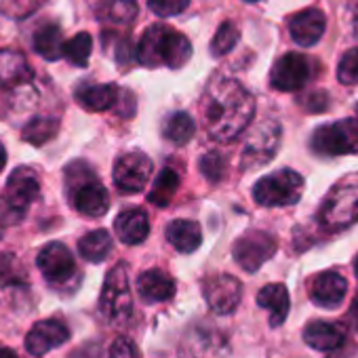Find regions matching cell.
<instances>
[{
	"label": "cell",
	"mask_w": 358,
	"mask_h": 358,
	"mask_svg": "<svg viewBox=\"0 0 358 358\" xmlns=\"http://www.w3.org/2000/svg\"><path fill=\"white\" fill-rule=\"evenodd\" d=\"M280 143V127L274 120H266L255 131L245 143L243 150V169H257L266 162H270L278 150Z\"/></svg>",
	"instance_id": "cell-11"
},
{
	"label": "cell",
	"mask_w": 358,
	"mask_h": 358,
	"mask_svg": "<svg viewBox=\"0 0 358 358\" xmlns=\"http://www.w3.org/2000/svg\"><path fill=\"white\" fill-rule=\"evenodd\" d=\"M0 358H20L11 348H3V345H0Z\"/></svg>",
	"instance_id": "cell-41"
},
{
	"label": "cell",
	"mask_w": 358,
	"mask_h": 358,
	"mask_svg": "<svg viewBox=\"0 0 358 358\" xmlns=\"http://www.w3.org/2000/svg\"><path fill=\"white\" fill-rule=\"evenodd\" d=\"M91 51H93V38L87 32H78L74 38L64 43V57L78 68H85L89 64Z\"/></svg>",
	"instance_id": "cell-32"
},
{
	"label": "cell",
	"mask_w": 358,
	"mask_h": 358,
	"mask_svg": "<svg viewBox=\"0 0 358 358\" xmlns=\"http://www.w3.org/2000/svg\"><path fill=\"white\" fill-rule=\"evenodd\" d=\"M303 106L310 110V112H324L327 110V106H329V99H327V95L322 93V91H318V93H312L306 101H303Z\"/></svg>",
	"instance_id": "cell-39"
},
{
	"label": "cell",
	"mask_w": 358,
	"mask_h": 358,
	"mask_svg": "<svg viewBox=\"0 0 358 358\" xmlns=\"http://www.w3.org/2000/svg\"><path fill=\"white\" fill-rule=\"evenodd\" d=\"M253 95L232 78H215L203 95V120L215 141L236 139L253 120Z\"/></svg>",
	"instance_id": "cell-1"
},
{
	"label": "cell",
	"mask_w": 358,
	"mask_h": 358,
	"mask_svg": "<svg viewBox=\"0 0 358 358\" xmlns=\"http://www.w3.org/2000/svg\"><path fill=\"white\" fill-rule=\"evenodd\" d=\"M348 295V280L339 272H320L310 282V299L320 308H337Z\"/></svg>",
	"instance_id": "cell-16"
},
{
	"label": "cell",
	"mask_w": 358,
	"mask_h": 358,
	"mask_svg": "<svg viewBox=\"0 0 358 358\" xmlns=\"http://www.w3.org/2000/svg\"><path fill=\"white\" fill-rule=\"evenodd\" d=\"M177 188H179V175H177V171H173L171 166H164L158 173V177L154 179L152 190L148 192V203H152V205L162 209V207H166L173 201Z\"/></svg>",
	"instance_id": "cell-28"
},
{
	"label": "cell",
	"mask_w": 358,
	"mask_h": 358,
	"mask_svg": "<svg viewBox=\"0 0 358 358\" xmlns=\"http://www.w3.org/2000/svg\"><path fill=\"white\" fill-rule=\"evenodd\" d=\"M303 339L310 348L320 350V352H329L335 350L343 343L345 333L339 324L335 322H327V320H312L306 329H303Z\"/></svg>",
	"instance_id": "cell-20"
},
{
	"label": "cell",
	"mask_w": 358,
	"mask_h": 358,
	"mask_svg": "<svg viewBox=\"0 0 358 358\" xmlns=\"http://www.w3.org/2000/svg\"><path fill=\"white\" fill-rule=\"evenodd\" d=\"M238 38H241V30L236 28V24H232V22H224V24L217 28L215 36H213L211 53H213L215 57L228 55V53L236 47Z\"/></svg>",
	"instance_id": "cell-33"
},
{
	"label": "cell",
	"mask_w": 358,
	"mask_h": 358,
	"mask_svg": "<svg viewBox=\"0 0 358 358\" xmlns=\"http://www.w3.org/2000/svg\"><path fill=\"white\" fill-rule=\"evenodd\" d=\"M34 51L47 62H57L64 55V34L59 26L47 24L34 34Z\"/></svg>",
	"instance_id": "cell-27"
},
{
	"label": "cell",
	"mask_w": 358,
	"mask_h": 358,
	"mask_svg": "<svg viewBox=\"0 0 358 358\" xmlns=\"http://www.w3.org/2000/svg\"><path fill=\"white\" fill-rule=\"evenodd\" d=\"M5 164H7V150H5L3 143H0V171L5 169Z\"/></svg>",
	"instance_id": "cell-42"
},
{
	"label": "cell",
	"mask_w": 358,
	"mask_h": 358,
	"mask_svg": "<svg viewBox=\"0 0 358 358\" xmlns=\"http://www.w3.org/2000/svg\"><path fill=\"white\" fill-rule=\"evenodd\" d=\"M196 133V122L186 112H173L162 122V137L169 139L175 145L188 143Z\"/></svg>",
	"instance_id": "cell-26"
},
{
	"label": "cell",
	"mask_w": 358,
	"mask_h": 358,
	"mask_svg": "<svg viewBox=\"0 0 358 358\" xmlns=\"http://www.w3.org/2000/svg\"><path fill=\"white\" fill-rule=\"evenodd\" d=\"M312 78V62L301 53H285L270 72V83L276 91H299Z\"/></svg>",
	"instance_id": "cell-12"
},
{
	"label": "cell",
	"mask_w": 358,
	"mask_h": 358,
	"mask_svg": "<svg viewBox=\"0 0 358 358\" xmlns=\"http://www.w3.org/2000/svg\"><path fill=\"white\" fill-rule=\"evenodd\" d=\"M135 57L145 68L166 66V68L177 70L190 62L192 45L182 32H177L162 24H156V26H150L139 38Z\"/></svg>",
	"instance_id": "cell-2"
},
{
	"label": "cell",
	"mask_w": 358,
	"mask_h": 358,
	"mask_svg": "<svg viewBox=\"0 0 358 358\" xmlns=\"http://www.w3.org/2000/svg\"><path fill=\"white\" fill-rule=\"evenodd\" d=\"M93 13L108 24H131L137 17L135 0H87Z\"/></svg>",
	"instance_id": "cell-24"
},
{
	"label": "cell",
	"mask_w": 358,
	"mask_h": 358,
	"mask_svg": "<svg viewBox=\"0 0 358 358\" xmlns=\"http://www.w3.org/2000/svg\"><path fill=\"white\" fill-rule=\"evenodd\" d=\"M68 339H70V329L62 320L49 318L36 322L30 329V333L26 335V350L32 356H45L53 348L64 345Z\"/></svg>",
	"instance_id": "cell-15"
},
{
	"label": "cell",
	"mask_w": 358,
	"mask_h": 358,
	"mask_svg": "<svg viewBox=\"0 0 358 358\" xmlns=\"http://www.w3.org/2000/svg\"><path fill=\"white\" fill-rule=\"evenodd\" d=\"M337 78L341 85H358V49H350L339 66H337Z\"/></svg>",
	"instance_id": "cell-35"
},
{
	"label": "cell",
	"mask_w": 358,
	"mask_h": 358,
	"mask_svg": "<svg viewBox=\"0 0 358 358\" xmlns=\"http://www.w3.org/2000/svg\"><path fill=\"white\" fill-rule=\"evenodd\" d=\"M32 68L28 59L17 51H0V85L22 87L32 80Z\"/></svg>",
	"instance_id": "cell-23"
},
{
	"label": "cell",
	"mask_w": 358,
	"mask_h": 358,
	"mask_svg": "<svg viewBox=\"0 0 358 358\" xmlns=\"http://www.w3.org/2000/svg\"><path fill=\"white\" fill-rule=\"evenodd\" d=\"M78 251L87 262L99 264L112 251V238L106 230H93L78 241Z\"/></svg>",
	"instance_id": "cell-29"
},
{
	"label": "cell",
	"mask_w": 358,
	"mask_h": 358,
	"mask_svg": "<svg viewBox=\"0 0 358 358\" xmlns=\"http://www.w3.org/2000/svg\"><path fill=\"white\" fill-rule=\"evenodd\" d=\"M350 316H352V322H354V327H356V331H358V299H354L352 310H350Z\"/></svg>",
	"instance_id": "cell-40"
},
{
	"label": "cell",
	"mask_w": 358,
	"mask_h": 358,
	"mask_svg": "<svg viewBox=\"0 0 358 358\" xmlns=\"http://www.w3.org/2000/svg\"><path fill=\"white\" fill-rule=\"evenodd\" d=\"M190 5V0H148L150 11H154L160 17H171V15H179L182 11H186Z\"/></svg>",
	"instance_id": "cell-37"
},
{
	"label": "cell",
	"mask_w": 358,
	"mask_h": 358,
	"mask_svg": "<svg viewBox=\"0 0 358 358\" xmlns=\"http://www.w3.org/2000/svg\"><path fill=\"white\" fill-rule=\"evenodd\" d=\"M276 247L278 245L272 234L262 232V230H251L234 243L232 255H234V262L245 272H257L276 253Z\"/></svg>",
	"instance_id": "cell-9"
},
{
	"label": "cell",
	"mask_w": 358,
	"mask_h": 358,
	"mask_svg": "<svg viewBox=\"0 0 358 358\" xmlns=\"http://www.w3.org/2000/svg\"><path fill=\"white\" fill-rule=\"evenodd\" d=\"M356 32H358V9H356Z\"/></svg>",
	"instance_id": "cell-44"
},
{
	"label": "cell",
	"mask_w": 358,
	"mask_h": 358,
	"mask_svg": "<svg viewBox=\"0 0 358 358\" xmlns=\"http://www.w3.org/2000/svg\"><path fill=\"white\" fill-rule=\"evenodd\" d=\"M205 299L209 303V308L215 314H232L243 297V285L238 278L230 276V274H217L205 280Z\"/></svg>",
	"instance_id": "cell-14"
},
{
	"label": "cell",
	"mask_w": 358,
	"mask_h": 358,
	"mask_svg": "<svg viewBox=\"0 0 358 358\" xmlns=\"http://www.w3.org/2000/svg\"><path fill=\"white\" fill-rule=\"evenodd\" d=\"M310 145L320 156L358 154V120L343 118V120L318 127L312 133Z\"/></svg>",
	"instance_id": "cell-8"
},
{
	"label": "cell",
	"mask_w": 358,
	"mask_h": 358,
	"mask_svg": "<svg viewBox=\"0 0 358 358\" xmlns=\"http://www.w3.org/2000/svg\"><path fill=\"white\" fill-rule=\"evenodd\" d=\"M137 291H139L141 299L148 303L169 301L175 295V280L158 268L145 270L137 278Z\"/></svg>",
	"instance_id": "cell-18"
},
{
	"label": "cell",
	"mask_w": 358,
	"mask_h": 358,
	"mask_svg": "<svg viewBox=\"0 0 358 358\" xmlns=\"http://www.w3.org/2000/svg\"><path fill=\"white\" fill-rule=\"evenodd\" d=\"M0 234H3V226H0Z\"/></svg>",
	"instance_id": "cell-46"
},
{
	"label": "cell",
	"mask_w": 358,
	"mask_h": 358,
	"mask_svg": "<svg viewBox=\"0 0 358 358\" xmlns=\"http://www.w3.org/2000/svg\"><path fill=\"white\" fill-rule=\"evenodd\" d=\"M45 3L47 0H0V11L13 20H24L30 17Z\"/></svg>",
	"instance_id": "cell-34"
},
{
	"label": "cell",
	"mask_w": 358,
	"mask_h": 358,
	"mask_svg": "<svg viewBox=\"0 0 358 358\" xmlns=\"http://www.w3.org/2000/svg\"><path fill=\"white\" fill-rule=\"evenodd\" d=\"M201 171L211 179V182H220L226 171V160L220 152H209L201 158Z\"/></svg>",
	"instance_id": "cell-36"
},
{
	"label": "cell",
	"mask_w": 358,
	"mask_h": 358,
	"mask_svg": "<svg viewBox=\"0 0 358 358\" xmlns=\"http://www.w3.org/2000/svg\"><path fill=\"white\" fill-rule=\"evenodd\" d=\"M36 266L53 285H64L76 274V262L70 249L62 243H49L38 251Z\"/></svg>",
	"instance_id": "cell-13"
},
{
	"label": "cell",
	"mask_w": 358,
	"mask_h": 358,
	"mask_svg": "<svg viewBox=\"0 0 358 358\" xmlns=\"http://www.w3.org/2000/svg\"><path fill=\"white\" fill-rule=\"evenodd\" d=\"M356 114H358V106H356ZM356 120H358V118H356Z\"/></svg>",
	"instance_id": "cell-47"
},
{
	"label": "cell",
	"mask_w": 358,
	"mask_h": 358,
	"mask_svg": "<svg viewBox=\"0 0 358 358\" xmlns=\"http://www.w3.org/2000/svg\"><path fill=\"white\" fill-rule=\"evenodd\" d=\"M114 230L118 234V238L124 245H139L148 238L150 234V222L145 211L141 209H127L122 211L116 222H114Z\"/></svg>",
	"instance_id": "cell-19"
},
{
	"label": "cell",
	"mask_w": 358,
	"mask_h": 358,
	"mask_svg": "<svg viewBox=\"0 0 358 358\" xmlns=\"http://www.w3.org/2000/svg\"><path fill=\"white\" fill-rule=\"evenodd\" d=\"M318 222L329 232L348 230L358 222V179L345 177L322 201Z\"/></svg>",
	"instance_id": "cell-4"
},
{
	"label": "cell",
	"mask_w": 358,
	"mask_h": 358,
	"mask_svg": "<svg viewBox=\"0 0 358 358\" xmlns=\"http://www.w3.org/2000/svg\"><path fill=\"white\" fill-rule=\"evenodd\" d=\"M152 177V160L141 152L122 154L114 164V184L122 194H137Z\"/></svg>",
	"instance_id": "cell-10"
},
{
	"label": "cell",
	"mask_w": 358,
	"mask_h": 358,
	"mask_svg": "<svg viewBox=\"0 0 358 358\" xmlns=\"http://www.w3.org/2000/svg\"><path fill=\"white\" fill-rule=\"evenodd\" d=\"M68 184L72 186L74 209L89 217H101L110 207L108 190L97 182L93 171L85 162H74L68 166Z\"/></svg>",
	"instance_id": "cell-5"
},
{
	"label": "cell",
	"mask_w": 358,
	"mask_h": 358,
	"mask_svg": "<svg viewBox=\"0 0 358 358\" xmlns=\"http://www.w3.org/2000/svg\"><path fill=\"white\" fill-rule=\"evenodd\" d=\"M41 194L38 175L30 166H17L7 179V188L0 201V226L17 224L26 217L30 205Z\"/></svg>",
	"instance_id": "cell-3"
},
{
	"label": "cell",
	"mask_w": 358,
	"mask_h": 358,
	"mask_svg": "<svg viewBox=\"0 0 358 358\" xmlns=\"http://www.w3.org/2000/svg\"><path fill=\"white\" fill-rule=\"evenodd\" d=\"M166 241L179 253H194L203 243V230L192 220H175L166 228Z\"/></svg>",
	"instance_id": "cell-22"
},
{
	"label": "cell",
	"mask_w": 358,
	"mask_h": 358,
	"mask_svg": "<svg viewBox=\"0 0 358 358\" xmlns=\"http://www.w3.org/2000/svg\"><path fill=\"white\" fill-rule=\"evenodd\" d=\"M245 3H257V0H245Z\"/></svg>",
	"instance_id": "cell-45"
},
{
	"label": "cell",
	"mask_w": 358,
	"mask_h": 358,
	"mask_svg": "<svg viewBox=\"0 0 358 358\" xmlns=\"http://www.w3.org/2000/svg\"><path fill=\"white\" fill-rule=\"evenodd\" d=\"M76 101L89 110V112H103L110 110L116 99H118V89L114 85H87L83 83L76 93H74Z\"/></svg>",
	"instance_id": "cell-25"
},
{
	"label": "cell",
	"mask_w": 358,
	"mask_h": 358,
	"mask_svg": "<svg viewBox=\"0 0 358 358\" xmlns=\"http://www.w3.org/2000/svg\"><path fill=\"white\" fill-rule=\"evenodd\" d=\"M303 194V177L293 169H282L262 177L253 188V199L262 207H289Z\"/></svg>",
	"instance_id": "cell-6"
},
{
	"label": "cell",
	"mask_w": 358,
	"mask_h": 358,
	"mask_svg": "<svg viewBox=\"0 0 358 358\" xmlns=\"http://www.w3.org/2000/svg\"><path fill=\"white\" fill-rule=\"evenodd\" d=\"M0 287H28V272L13 253H0Z\"/></svg>",
	"instance_id": "cell-30"
},
{
	"label": "cell",
	"mask_w": 358,
	"mask_h": 358,
	"mask_svg": "<svg viewBox=\"0 0 358 358\" xmlns=\"http://www.w3.org/2000/svg\"><path fill=\"white\" fill-rule=\"evenodd\" d=\"M110 358H139V356H137L135 345H133L129 339L118 337V339L112 343V348H110Z\"/></svg>",
	"instance_id": "cell-38"
},
{
	"label": "cell",
	"mask_w": 358,
	"mask_h": 358,
	"mask_svg": "<svg viewBox=\"0 0 358 358\" xmlns=\"http://www.w3.org/2000/svg\"><path fill=\"white\" fill-rule=\"evenodd\" d=\"M101 314L110 324H124L133 314V297L129 287V274L127 266L118 264L114 266L103 282L101 299H99Z\"/></svg>",
	"instance_id": "cell-7"
},
{
	"label": "cell",
	"mask_w": 358,
	"mask_h": 358,
	"mask_svg": "<svg viewBox=\"0 0 358 358\" xmlns=\"http://www.w3.org/2000/svg\"><path fill=\"white\" fill-rule=\"evenodd\" d=\"M354 270H356V276H358V257H356V262H354Z\"/></svg>",
	"instance_id": "cell-43"
},
{
	"label": "cell",
	"mask_w": 358,
	"mask_h": 358,
	"mask_svg": "<svg viewBox=\"0 0 358 358\" xmlns=\"http://www.w3.org/2000/svg\"><path fill=\"white\" fill-rule=\"evenodd\" d=\"M327 30V17L318 9H306L291 17L289 34L299 47H314Z\"/></svg>",
	"instance_id": "cell-17"
},
{
	"label": "cell",
	"mask_w": 358,
	"mask_h": 358,
	"mask_svg": "<svg viewBox=\"0 0 358 358\" xmlns=\"http://www.w3.org/2000/svg\"><path fill=\"white\" fill-rule=\"evenodd\" d=\"M257 303L270 312V324L272 327H280L287 316H289V308H291V299H289V291L285 285L274 282V285H266L259 293H257Z\"/></svg>",
	"instance_id": "cell-21"
},
{
	"label": "cell",
	"mask_w": 358,
	"mask_h": 358,
	"mask_svg": "<svg viewBox=\"0 0 358 358\" xmlns=\"http://www.w3.org/2000/svg\"><path fill=\"white\" fill-rule=\"evenodd\" d=\"M59 131V122L55 118H47V116H36L32 118L26 127H24V139L28 143H34V145H43L47 143L49 139H53Z\"/></svg>",
	"instance_id": "cell-31"
}]
</instances>
